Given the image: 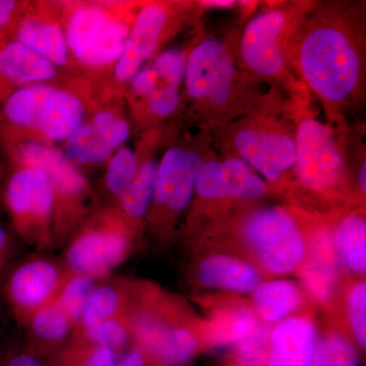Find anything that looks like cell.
Here are the masks:
<instances>
[{"label":"cell","mask_w":366,"mask_h":366,"mask_svg":"<svg viewBox=\"0 0 366 366\" xmlns=\"http://www.w3.org/2000/svg\"><path fill=\"white\" fill-rule=\"evenodd\" d=\"M357 26L346 13L322 9L296 35L298 71L330 109L350 104L362 86L365 52Z\"/></svg>","instance_id":"1"},{"label":"cell","mask_w":366,"mask_h":366,"mask_svg":"<svg viewBox=\"0 0 366 366\" xmlns=\"http://www.w3.org/2000/svg\"><path fill=\"white\" fill-rule=\"evenodd\" d=\"M291 11L274 9L257 14L245 26L240 55L245 66L262 78L281 81L289 74V51L300 29Z\"/></svg>","instance_id":"2"},{"label":"cell","mask_w":366,"mask_h":366,"mask_svg":"<svg viewBox=\"0 0 366 366\" xmlns=\"http://www.w3.org/2000/svg\"><path fill=\"white\" fill-rule=\"evenodd\" d=\"M237 71L227 45L208 37L189 53L185 72L187 92L208 110H223L232 101Z\"/></svg>","instance_id":"3"},{"label":"cell","mask_w":366,"mask_h":366,"mask_svg":"<svg viewBox=\"0 0 366 366\" xmlns=\"http://www.w3.org/2000/svg\"><path fill=\"white\" fill-rule=\"evenodd\" d=\"M129 29L124 21L97 6H83L72 13L64 32L76 59L88 66L117 61L124 51Z\"/></svg>","instance_id":"4"},{"label":"cell","mask_w":366,"mask_h":366,"mask_svg":"<svg viewBox=\"0 0 366 366\" xmlns=\"http://www.w3.org/2000/svg\"><path fill=\"white\" fill-rule=\"evenodd\" d=\"M245 239L272 272L288 273L305 257V240L295 221L279 209H264L247 219Z\"/></svg>","instance_id":"5"},{"label":"cell","mask_w":366,"mask_h":366,"mask_svg":"<svg viewBox=\"0 0 366 366\" xmlns=\"http://www.w3.org/2000/svg\"><path fill=\"white\" fill-rule=\"evenodd\" d=\"M296 175L315 192L333 189L343 179L345 162L331 129L315 118L303 120L295 137Z\"/></svg>","instance_id":"6"},{"label":"cell","mask_w":366,"mask_h":366,"mask_svg":"<svg viewBox=\"0 0 366 366\" xmlns=\"http://www.w3.org/2000/svg\"><path fill=\"white\" fill-rule=\"evenodd\" d=\"M233 144L242 160L269 182H278L295 167V137L286 132L264 127H243L236 132Z\"/></svg>","instance_id":"7"},{"label":"cell","mask_w":366,"mask_h":366,"mask_svg":"<svg viewBox=\"0 0 366 366\" xmlns=\"http://www.w3.org/2000/svg\"><path fill=\"white\" fill-rule=\"evenodd\" d=\"M194 190L209 199H255L264 194L266 185L242 159L229 158L204 161L197 173Z\"/></svg>","instance_id":"8"},{"label":"cell","mask_w":366,"mask_h":366,"mask_svg":"<svg viewBox=\"0 0 366 366\" xmlns=\"http://www.w3.org/2000/svg\"><path fill=\"white\" fill-rule=\"evenodd\" d=\"M204 159L190 149L173 147L158 163L156 203L180 212L187 208L196 187L197 173Z\"/></svg>","instance_id":"9"},{"label":"cell","mask_w":366,"mask_h":366,"mask_svg":"<svg viewBox=\"0 0 366 366\" xmlns=\"http://www.w3.org/2000/svg\"><path fill=\"white\" fill-rule=\"evenodd\" d=\"M167 21V9L160 4H148L137 14L124 51L115 64L114 76L118 81H131L154 54Z\"/></svg>","instance_id":"10"},{"label":"cell","mask_w":366,"mask_h":366,"mask_svg":"<svg viewBox=\"0 0 366 366\" xmlns=\"http://www.w3.org/2000/svg\"><path fill=\"white\" fill-rule=\"evenodd\" d=\"M54 192L51 180L45 172L25 166L14 172L9 180L7 203L19 218L43 222L51 214Z\"/></svg>","instance_id":"11"},{"label":"cell","mask_w":366,"mask_h":366,"mask_svg":"<svg viewBox=\"0 0 366 366\" xmlns=\"http://www.w3.org/2000/svg\"><path fill=\"white\" fill-rule=\"evenodd\" d=\"M127 239L117 231L99 230L86 233L69 247L67 262L74 271L86 277L107 273L122 261Z\"/></svg>","instance_id":"12"},{"label":"cell","mask_w":366,"mask_h":366,"mask_svg":"<svg viewBox=\"0 0 366 366\" xmlns=\"http://www.w3.org/2000/svg\"><path fill=\"white\" fill-rule=\"evenodd\" d=\"M315 348L317 332L310 320H284L272 335L268 366H310Z\"/></svg>","instance_id":"13"},{"label":"cell","mask_w":366,"mask_h":366,"mask_svg":"<svg viewBox=\"0 0 366 366\" xmlns=\"http://www.w3.org/2000/svg\"><path fill=\"white\" fill-rule=\"evenodd\" d=\"M21 160L28 167L38 168L51 180L54 190L66 196H76L85 189V178L59 151L37 142H29L20 149Z\"/></svg>","instance_id":"14"},{"label":"cell","mask_w":366,"mask_h":366,"mask_svg":"<svg viewBox=\"0 0 366 366\" xmlns=\"http://www.w3.org/2000/svg\"><path fill=\"white\" fill-rule=\"evenodd\" d=\"M305 287L320 300H327L333 293L338 278L335 247L327 232L315 235L302 272Z\"/></svg>","instance_id":"15"},{"label":"cell","mask_w":366,"mask_h":366,"mask_svg":"<svg viewBox=\"0 0 366 366\" xmlns=\"http://www.w3.org/2000/svg\"><path fill=\"white\" fill-rule=\"evenodd\" d=\"M84 117L85 108L76 95L54 90L46 100L38 127L48 139L66 141L84 124Z\"/></svg>","instance_id":"16"},{"label":"cell","mask_w":366,"mask_h":366,"mask_svg":"<svg viewBox=\"0 0 366 366\" xmlns=\"http://www.w3.org/2000/svg\"><path fill=\"white\" fill-rule=\"evenodd\" d=\"M59 281V272L51 262H26L11 277V293L21 307L34 308L49 298Z\"/></svg>","instance_id":"17"},{"label":"cell","mask_w":366,"mask_h":366,"mask_svg":"<svg viewBox=\"0 0 366 366\" xmlns=\"http://www.w3.org/2000/svg\"><path fill=\"white\" fill-rule=\"evenodd\" d=\"M199 279L207 287L249 292L257 288L261 278L247 262L227 255H214L202 262Z\"/></svg>","instance_id":"18"},{"label":"cell","mask_w":366,"mask_h":366,"mask_svg":"<svg viewBox=\"0 0 366 366\" xmlns=\"http://www.w3.org/2000/svg\"><path fill=\"white\" fill-rule=\"evenodd\" d=\"M0 74L19 84H42L56 76V66L19 41L0 50Z\"/></svg>","instance_id":"19"},{"label":"cell","mask_w":366,"mask_h":366,"mask_svg":"<svg viewBox=\"0 0 366 366\" xmlns=\"http://www.w3.org/2000/svg\"><path fill=\"white\" fill-rule=\"evenodd\" d=\"M16 41L55 66L66 64L69 47L66 35L56 24L37 19H26L19 28Z\"/></svg>","instance_id":"20"},{"label":"cell","mask_w":366,"mask_h":366,"mask_svg":"<svg viewBox=\"0 0 366 366\" xmlns=\"http://www.w3.org/2000/svg\"><path fill=\"white\" fill-rule=\"evenodd\" d=\"M146 330L147 344L166 365H182L196 352L197 339L189 330L171 329L153 322Z\"/></svg>","instance_id":"21"},{"label":"cell","mask_w":366,"mask_h":366,"mask_svg":"<svg viewBox=\"0 0 366 366\" xmlns=\"http://www.w3.org/2000/svg\"><path fill=\"white\" fill-rule=\"evenodd\" d=\"M55 89L46 84H34L14 92L6 103L7 119L21 127H38L46 100Z\"/></svg>","instance_id":"22"},{"label":"cell","mask_w":366,"mask_h":366,"mask_svg":"<svg viewBox=\"0 0 366 366\" xmlns=\"http://www.w3.org/2000/svg\"><path fill=\"white\" fill-rule=\"evenodd\" d=\"M254 291L257 310L268 322H278L300 305V293L288 281L259 284Z\"/></svg>","instance_id":"23"},{"label":"cell","mask_w":366,"mask_h":366,"mask_svg":"<svg viewBox=\"0 0 366 366\" xmlns=\"http://www.w3.org/2000/svg\"><path fill=\"white\" fill-rule=\"evenodd\" d=\"M337 252L351 271L365 273L366 268V225L365 218L352 215L341 221L336 230Z\"/></svg>","instance_id":"24"},{"label":"cell","mask_w":366,"mask_h":366,"mask_svg":"<svg viewBox=\"0 0 366 366\" xmlns=\"http://www.w3.org/2000/svg\"><path fill=\"white\" fill-rule=\"evenodd\" d=\"M113 152L112 147L94 129L91 122L81 124L64 144V156L72 163H102Z\"/></svg>","instance_id":"25"},{"label":"cell","mask_w":366,"mask_h":366,"mask_svg":"<svg viewBox=\"0 0 366 366\" xmlns=\"http://www.w3.org/2000/svg\"><path fill=\"white\" fill-rule=\"evenodd\" d=\"M157 172L158 162L147 161L139 168L129 189L119 197L125 213L132 218H141L150 208L155 196Z\"/></svg>","instance_id":"26"},{"label":"cell","mask_w":366,"mask_h":366,"mask_svg":"<svg viewBox=\"0 0 366 366\" xmlns=\"http://www.w3.org/2000/svg\"><path fill=\"white\" fill-rule=\"evenodd\" d=\"M261 325L249 310H235L220 315L213 327V338L221 345H234L242 343L259 329Z\"/></svg>","instance_id":"27"},{"label":"cell","mask_w":366,"mask_h":366,"mask_svg":"<svg viewBox=\"0 0 366 366\" xmlns=\"http://www.w3.org/2000/svg\"><path fill=\"white\" fill-rule=\"evenodd\" d=\"M139 162L136 154L129 148H120L112 156L106 173V184L114 196L120 197L134 182Z\"/></svg>","instance_id":"28"},{"label":"cell","mask_w":366,"mask_h":366,"mask_svg":"<svg viewBox=\"0 0 366 366\" xmlns=\"http://www.w3.org/2000/svg\"><path fill=\"white\" fill-rule=\"evenodd\" d=\"M310 366H358L357 354L341 337H327L315 348Z\"/></svg>","instance_id":"29"},{"label":"cell","mask_w":366,"mask_h":366,"mask_svg":"<svg viewBox=\"0 0 366 366\" xmlns=\"http://www.w3.org/2000/svg\"><path fill=\"white\" fill-rule=\"evenodd\" d=\"M93 289L94 284L90 277L83 274H78L66 284L60 296L59 305L69 319H81Z\"/></svg>","instance_id":"30"},{"label":"cell","mask_w":366,"mask_h":366,"mask_svg":"<svg viewBox=\"0 0 366 366\" xmlns=\"http://www.w3.org/2000/svg\"><path fill=\"white\" fill-rule=\"evenodd\" d=\"M69 320L59 305L46 307L34 317V333L44 341L61 340L69 331Z\"/></svg>","instance_id":"31"},{"label":"cell","mask_w":366,"mask_h":366,"mask_svg":"<svg viewBox=\"0 0 366 366\" xmlns=\"http://www.w3.org/2000/svg\"><path fill=\"white\" fill-rule=\"evenodd\" d=\"M119 298L114 289L108 286L96 289L92 292L81 317L84 324L89 327L103 320L112 319L117 312Z\"/></svg>","instance_id":"32"},{"label":"cell","mask_w":366,"mask_h":366,"mask_svg":"<svg viewBox=\"0 0 366 366\" xmlns=\"http://www.w3.org/2000/svg\"><path fill=\"white\" fill-rule=\"evenodd\" d=\"M94 129L102 134L113 150L119 149L129 136V125L109 110L99 112L91 122Z\"/></svg>","instance_id":"33"},{"label":"cell","mask_w":366,"mask_h":366,"mask_svg":"<svg viewBox=\"0 0 366 366\" xmlns=\"http://www.w3.org/2000/svg\"><path fill=\"white\" fill-rule=\"evenodd\" d=\"M187 57L179 50L172 49L161 53L153 64L159 79H162L166 85L177 86L185 78Z\"/></svg>","instance_id":"34"},{"label":"cell","mask_w":366,"mask_h":366,"mask_svg":"<svg viewBox=\"0 0 366 366\" xmlns=\"http://www.w3.org/2000/svg\"><path fill=\"white\" fill-rule=\"evenodd\" d=\"M351 322L356 339L361 346H366V285L360 283L353 288L349 298Z\"/></svg>","instance_id":"35"},{"label":"cell","mask_w":366,"mask_h":366,"mask_svg":"<svg viewBox=\"0 0 366 366\" xmlns=\"http://www.w3.org/2000/svg\"><path fill=\"white\" fill-rule=\"evenodd\" d=\"M88 336L99 346L112 349L124 344L127 339V331L118 320L109 319L89 327Z\"/></svg>","instance_id":"36"},{"label":"cell","mask_w":366,"mask_h":366,"mask_svg":"<svg viewBox=\"0 0 366 366\" xmlns=\"http://www.w3.org/2000/svg\"><path fill=\"white\" fill-rule=\"evenodd\" d=\"M149 107L159 117H167L177 109L179 105V92L177 86L165 85L158 86L148 96Z\"/></svg>","instance_id":"37"},{"label":"cell","mask_w":366,"mask_h":366,"mask_svg":"<svg viewBox=\"0 0 366 366\" xmlns=\"http://www.w3.org/2000/svg\"><path fill=\"white\" fill-rule=\"evenodd\" d=\"M159 76L154 66L144 67L132 76V91L141 96H149L158 88Z\"/></svg>","instance_id":"38"},{"label":"cell","mask_w":366,"mask_h":366,"mask_svg":"<svg viewBox=\"0 0 366 366\" xmlns=\"http://www.w3.org/2000/svg\"><path fill=\"white\" fill-rule=\"evenodd\" d=\"M79 366H117L114 351L109 347H96Z\"/></svg>","instance_id":"39"},{"label":"cell","mask_w":366,"mask_h":366,"mask_svg":"<svg viewBox=\"0 0 366 366\" xmlns=\"http://www.w3.org/2000/svg\"><path fill=\"white\" fill-rule=\"evenodd\" d=\"M6 366H44L37 358L28 354H20L11 358Z\"/></svg>","instance_id":"40"},{"label":"cell","mask_w":366,"mask_h":366,"mask_svg":"<svg viewBox=\"0 0 366 366\" xmlns=\"http://www.w3.org/2000/svg\"><path fill=\"white\" fill-rule=\"evenodd\" d=\"M14 7H16V2L11 0H0V28L9 21Z\"/></svg>","instance_id":"41"},{"label":"cell","mask_w":366,"mask_h":366,"mask_svg":"<svg viewBox=\"0 0 366 366\" xmlns=\"http://www.w3.org/2000/svg\"><path fill=\"white\" fill-rule=\"evenodd\" d=\"M117 366H146V365L142 353L139 350H132L117 363Z\"/></svg>","instance_id":"42"},{"label":"cell","mask_w":366,"mask_h":366,"mask_svg":"<svg viewBox=\"0 0 366 366\" xmlns=\"http://www.w3.org/2000/svg\"><path fill=\"white\" fill-rule=\"evenodd\" d=\"M204 6H213V7H231L233 6V1H228V0H209V1H204Z\"/></svg>","instance_id":"43"},{"label":"cell","mask_w":366,"mask_h":366,"mask_svg":"<svg viewBox=\"0 0 366 366\" xmlns=\"http://www.w3.org/2000/svg\"><path fill=\"white\" fill-rule=\"evenodd\" d=\"M366 164L365 161H363L362 165L360 167V189L362 190L363 194H365L366 192V182H365V175H366Z\"/></svg>","instance_id":"44"},{"label":"cell","mask_w":366,"mask_h":366,"mask_svg":"<svg viewBox=\"0 0 366 366\" xmlns=\"http://www.w3.org/2000/svg\"><path fill=\"white\" fill-rule=\"evenodd\" d=\"M6 242V234L4 227L0 225V254H1L2 250L4 249V245Z\"/></svg>","instance_id":"45"}]
</instances>
